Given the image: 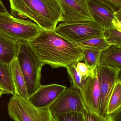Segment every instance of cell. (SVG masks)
Segmentation results:
<instances>
[{
  "label": "cell",
  "instance_id": "1",
  "mask_svg": "<svg viewBox=\"0 0 121 121\" xmlns=\"http://www.w3.org/2000/svg\"><path fill=\"white\" fill-rule=\"evenodd\" d=\"M29 43L43 66L49 65L53 68H67L84 60L82 48L55 30H42Z\"/></svg>",
  "mask_w": 121,
  "mask_h": 121
},
{
  "label": "cell",
  "instance_id": "2",
  "mask_svg": "<svg viewBox=\"0 0 121 121\" xmlns=\"http://www.w3.org/2000/svg\"><path fill=\"white\" fill-rule=\"evenodd\" d=\"M13 15L33 21L42 30H55L62 22L60 0H9Z\"/></svg>",
  "mask_w": 121,
  "mask_h": 121
},
{
  "label": "cell",
  "instance_id": "3",
  "mask_svg": "<svg viewBox=\"0 0 121 121\" xmlns=\"http://www.w3.org/2000/svg\"><path fill=\"white\" fill-rule=\"evenodd\" d=\"M16 58L24 78L29 97L41 86V72L43 66L29 42H18Z\"/></svg>",
  "mask_w": 121,
  "mask_h": 121
},
{
  "label": "cell",
  "instance_id": "4",
  "mask_svg": "<svg viewBox=\"0 0 121 121\" xmlns=\"http://www.w3.org/2000/svg\"><path fill=\"white\" fill-rule=\"evenodd\" d=\"M42 30L30 21L17 18L8 12L0 13V33L17 42H29Z\"/></svg>",
  "mask_w": 121,
  "mask_h": 121
},
{
  "label": "cell",
  "instance_id": "5",
  "mask_svg": "<svg viewBox=\"0 0 121 121\" xmlns=\"http://www.w3.org/2000/svg\"><path fill=\"white\" fill-rule=\"evenodd\" d=\"M7 108L14 121H54L49 109L38 108L17 94L11 97Z\"/></svg>",
  "mask_w": 121,
  "mask_h": 121
},
{
  "label": "cell",
  "instance_id": "6",
  "mask_svg": "<svg viewBox=\"0 0 121 121\" xmlns=\"http://www.w3.org/2000/svg\"><path fill=\"white\" fill-rule=\"evenodd\" d=\"M104 28L94 21L82 23L64 24L60 23L55 32L67 40L77 43L94 38H104Z\"/></svg>",
  "mask_w": 121,
  "mask_h": 121
},
{
  "label": "cell",
  "instance_id": "7",
  "mask_svg": "<svg viewBox=\"0 0 121 121\" xmlns=\"http://www.w3.org/2000/svg\"><path fill=\"white\" fill-rule=\"evenodd\" d=\"M96 70L100 86L99 114L105 117L107 114L109 99L119 78L121 71L99 64L97 66Z\"/></svg>",
  "mask_w": 121,
  "mask_h": 121
},
{
  "label": "cell",
  "instance_id": "8",
  "mask_svg": "<svg viewBox=\"0 0 121 121\" xmlns=\"http://www.w3.org/2000/svg\"><path fill=\"white\" fill-rule=\"evenodd\" d=\"M85 108L80 92L72 86L65 89L49 109L54 116L70 112H81Z\"/></svg>",
  "mask_w": 121,
  "mask_h": 121
},
{
  "label": "cell",
  "instance_id": "9",
  "mask_svg": "<svg viewBox=\"0 0 121 121\" xmlns=\"http://www.w3.org/2000/svg\"><path fill=\"white\" fill-rule=\"evenodd\" d=\"M63 11L64 24L82 23L92 21L87 0H60Z\"/></svg>",
  "mask_w": 121,
  "mask_h": 121
},
{
  "label": "cell",
  "instance_id": "10",
  "mask_svg": "<svg viewBox=\"0 0 121 121\" xmlns=\"http://www.w3.org/2000/svg\"><path fill=\"white\" fill-rule=\"evenodd\" d=\"M79 91L86 108L100 115V86L96 69L94 74L86 79Z\"/></svg>",
  "mask_w": 121,
  "mask_h": 121
},
{
  "label": "cell",
  "instance_id": "11",
  "mask_svg": "<svg viewBox=\"0 0 121 121\" xmlns=\"http://www.w3.org/2000/svg\"><path fill=\"white\" fill-rule=\"evenodd\" d=\"M66 88L64 86L56 84L41 85L35 93L29 97L28 100L38 108L49 109Z\"/></svg>",
  "mask_w": 121,
  "mask_h": 121
},
{
  "label": "cell",
  "instance_id": "12",
  "mask_svg": "<svg viewBox=\"0 0 121 121\" xmlns=\"http://www.w3.org/2000/svg\"><path fill=\"white\" fill-rule=\"evenodd\" d=\"M92 20L104 28L113 27L115 12L111 8L96 0H87Z\"/></svg>",
  "mask_w": 121,
  "mask_h": 121
},
{
  "label": "cell",
  "instance_id": "13",
  "mask_svg": "<svg viewBox=\"0 0 121 121\" xmlns=\"http://www.w3.org/2000/svg\"><path fill=\"white\" fill-rule=\"evenodd\" d=\"M18 42L0 33V61L10 64L16 58Z\"/></svg>",
  "mask_w": 121,
  "mask_h": 121
},
{
  "label": "cell",
  "instance_id": "14",
  "mask_svg": "<svg viewBox=\"0 0 121 121\" xmlns=\"http://www.w3.org/2000/svg\"><path fill=\"white\" fill-rule=\"evenodd\" d=\"M98 64L121 70V47L111 45L102 51Z\"/></svg>",
  "mask_w": 121,
  "mask_h": 121
},
{
  "label": "cell",
  "instance_id": "15",
  "mask_svg": "<svg viewBox=\"0 0 121 121\" xmlns=\"http://www.w3.org/2000/svg\"><path fill=\"white\" fill-rule=\"evenodd\" d=\"M15 94L21 97L28 99L29 96L24 78L19 68L16 58L10 64Z\"/></svg>",
  "mask_w": 121,
  "mask_h": 121
},
{
  "label": "cell",
  "instance_id": "16",
  "mask_svg": "<svg viewBox=\"0 0 121 121\" xmlns=\"http://www.w3.org/2000/svg\"><path fill=\"white\" fill-rule=\"evenodd\" d=\"M0 87L6 94L14 95L15 94L10 64L0 61Z\"/></svg>",
  "mask_w": 121,
  "mask_h": 121
},
{
  "label": "cell",
  "instance_id": "17",
  "mask_svg": "<svg viewBox=\"0 0 121 121\" xmlns=\"http://www.w3.org/2000/svg\"><path fill=\"white\" fill-rule=\"evenodd\" d=\"M121 82L119 78L109 101L107 115H113L121 111Z\"/></svg>",
  "mask_w": 121,
  "mask_h": 121
},
{
  "label": "cell",
  "instance_id": "18",
  "mask_svg": "<svg viewBox=\"0 0 121 121\" xmlns=\"http://www.w3.org/2000/svg\"><path fill=\"white\" fill-rule=\"evenodd\" d=\"M85 63L92 71L94 72L98 65L102 51L87 48H82Z\"/></svg>",
  "mask_w": 121,
  "mask_h": 121
},
{
  "label": "cell",
  "instance_id": "19",
  "mask_svg": "<svg viewBox=\"0 0 121 121\" xmlns=\"http://www.w3.org/2000/svg\"><path fill=\"white\" fill-rule=\"evenodd\" d=\"M81 48H87L102 50L111 45L106 42L104 38H94L87 39L77 43Z\"/></svg>",
  "mask_w": 121,
  "mask_h": 121
},
{
  "label": "cell",
  "instance_id": "20",
  "mask_svg": "<svg viewBox=\"0 0 121 121\" xmlns=\"http://www.w3.org/2000/svg\"><path fill=\"white\" fill-rule=\"evenodd\" d=\"M104 38L109 45L121 47V30L114 27L104 28Z\"/></svg>",
  "mask_w": 121,
  "mask_h": 121
},
{
  "label": "cell",
  "instance_id": "21",
  "mask_svg": "<svg viewBox=\"0 0 121 121\" xmlns=\"http://www.w3.org/2000/svg\"><path fill=\"white\" fill-rule=\"evenodd\" d=\"M76 64H73L67 68V70L70 78L72 86L80 91L86 80L78 72L76 67Z\"/></svg>",
  "mask_w": 121,
  "mask_h": 121
},
{
  "label": "cell",
  "instance_id": "22",
  "mask_svg": "<svg viewBox=\"0 0 121 121\" xmlns=\"http://www.w3.org/2000/svg\"><path fill=\"white\" fill-rule=\"evenodd\" d=\"M53 117L54 121H85L81 112H70Z\"/></svg>",
  "mask_w": 121,
  "mask_h": 121
},
{
  "label": "cell",
  "instance_id": "23",
  "mask_svg": "<svg viewBox=\"0 0 121 121\" xmlns=\"http://www.w3.org/2000/svg\"><path fill=\"white\" fill-rule=\"evenodd\" d=\"M81 113L85 121H104L105 117L101 116L86 107Z\"/></svg>",
  "mask_w": 121,
  "mask_h": 121
},
{
  "label": "cell",
  "instance_id": "24",
  "mask_svg": "<svg viewBox=\"0 0 121 121\" xmlns=\"http://www.w3.org/2000/svg\"><path fill=\"white\" fill-rule=\"evenodd\" d=\"M76 64V67L77 70L85 79L94 74L95 71H92L85 63L79 62Z\"/></svg>",
  "mask_w": 121,
  "mask_h": 121
},
{
  "label": "cell",
  "instance_id": "25",
  "mask_svg": "<svg viewBox=\"0 0 121 121\" xmlns=\"http://www.w3.org/2000/svg\"><path fill=\"white\" fill-rule=\"evenodd\" d=\"M101 3L109 6L115 12L121 10V5L114 0H96Z\"/></svg>",
  "mask_w": 121,
  "mask_h": 121
},
{
  "label": "cell",
  "instance_id": "26",
  "mask_svg": "<svg viewBox=\"0 0 121 121\" xmlns=\"http://www.w3.org/2000/svg\"><path fill=\"white\" fill-rule=\"evenodd\" d=\"M8 12L6 8L4 6L1 0H0V13H5Z\"/></svg>",
  "mask_w": 121,
  "mask_h": 121
},
{
  "label": "cell",
  "instance_id": "27",
  "mask_svg": "<svg viewBox=\"0 0 121 121\" xmlns=\"http://www.w3.org/2000/svg\"><path fill=\"white\" fill-rule=\"evenodd\" d=\"M104 121H116L113 115H107L105 117Z\"/></svg>",
  "mask_w": 121,
  "mask_h": 121
},
{
  "label": "cell",
  "instance_id": "28",
  "mask_svg": "<svg viewBox=\"0 0 121 121\" xmlns=\"http://www.w3.org/2000/svg\"><path fill=\"white\" fill-rule=\"evenodd\" d=\"M4 94H6L5 91L0 87V97L2 96V95Z\"/></svg>",
  "mask_w": 121,
  "mask_h": 121
},
{
  "label": "cell",
  "instance_id": "29",
  "mask_svg": "<svg viewBox=\"0 0 121 121\" xmlns=\"http://www.w3.org/2000/svg\"><path fill=\"white\" fill-rule=\"evenodd\" d=\"M114 0L116 1L120 5H121V0Z\"/></svg>",
  "mask_w": 121,
  "mask_h": 121
}]
</instances>
